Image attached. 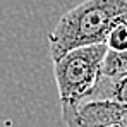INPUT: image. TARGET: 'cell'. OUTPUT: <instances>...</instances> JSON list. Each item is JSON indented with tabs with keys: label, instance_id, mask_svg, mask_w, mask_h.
Returning a JSON list of instances; mask_svg holds the SVG:
<instances>
[{
	"label": "cell",
	"instance_id": "cell-1",
	"mask_svg": "<svg viewBox=\"0 0 127 127\" xmlns=\"http://www.w3.org/2000/svg\"><path fill=\"white\" fill-rule=\"evenodd\" d=\"M127 17V0H84L67 10L48 36L52 60L64 53L105 43L115 22Z\"/></svg>",
	"mask_w": 127,
	"mask_h": 127
},
{
	"label": "cell",
	"instance_id": "cell-2",
	"mask_svg": "<svg viewBox=\"0 0 127 127\" xmlns=\"http://www.w3.org/2000/svg\"><path fill=\"white\" fill-rule=\"evenodd\" d=\"M106 52V43H96L74 48L53 60V76L62 112L76 108L93 91L100 79Z\"/></svg>",
	"mask_w": 127,
	"mask_h": 127
},
{
	"label": "cell",
	"instance_id": "cell-3",
	"mask_svg": "<svg viewBox=\"0 0 127 127\" xmlns=\"http://www.w3.org/2000/svg\"><path fill=\"white\" fill-rule=\"evenodd\" d=\"M62 119L67 127H127V103L117 100H89L62 112Z\"/></svg>",
	"mask_w": 127,
	"mask_h": 127
},
{
	"label": "cell",
	"instance_id": "cell-4",
	"mask_svg": "<svg viewBox=\"0 0 127 127\" xmlns=\"http://www.w3.org/2000/svg\"><path fill=\"white\" fill-rule=\"evenodd\" d=\"M89 100H117L127 103V76L119 79H110L100 74L98 83L95 84L93 91L88 95L84 101Z\"/></svg>",
	"mask_w": 127,
	"mask_h": 127
},
{
	"label": "cell",
	"instance_id": "cell-5",
	"mask_svg": "<svg viewBox=\"0 0 127 127\" xmlns=\"http://www.w3.org/2000/svg\"><path fill=\"white\" fill-rule=\"evenodd\" d=\"M101 76L110 79H119L127 76V50L124 52H113L108 50L105 60L101 65Z\"/></svg>",
	"mask_w": 127,
	"mask_h": 127
},
{
	"label": "cell",
	"instance_id": "cell-6",
	"mask_svg": "<svg viewBox=\"0 0 127 127\" xmlns=\"http://www.w3.org/2000/svg\"><path fill=\"white\" fill-rule=\"evenodd\" d=\"M105 43L108 50H113V52L127 50V17H122L120 21L115 22Z\"/></svg>",
	"mask_w": 127,
	"mask_h": 127
},
{
	"label": "cell",
	"instance_id": "cell-7",
	"mask_svg": "<svg viewBox=\"0 0 127 127\" xmlns=\"http://www.w3.org/2000/svg\"><path fill=\"white\" fill-rule=\"evenodd\" d=\"M96 127H117V126H96Z\"/></svg>",
	"mask_w": 127,
	"mask_h": 127
}]
</instances>
